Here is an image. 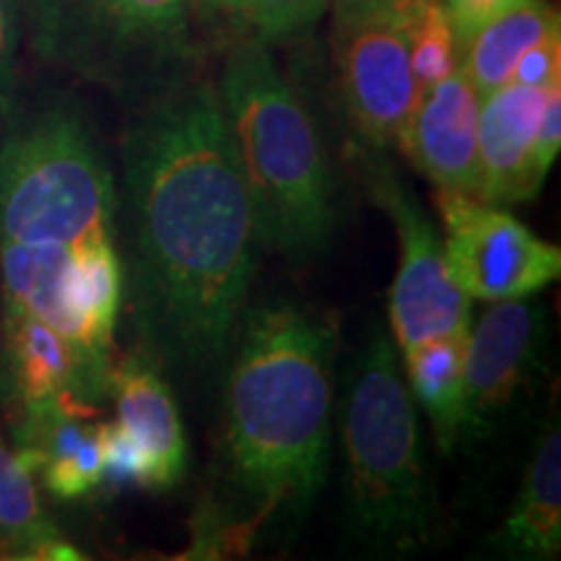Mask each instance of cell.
<instances>
[{
    "label": "cell",
    "mask_w": 561,
    "mask_h": 561,
    "mask_svg": "<svg viewBox=\"0 0 561 561\" xmlns=\"http://www.w3.org/2000/svg\"><path fill=\"white\" fill-rule=\"evenodd\" d=\"M121 161L138 351L159 369L206 375L227 359L263 244L219 89L191 79L138 104Z\"/></svg>",
    "instance_id": "1"
},
{
    "label": "cell",
    "mask_w": 561,
    "mask_h": 561,
    "mask_svg": "<svg viewBox=\"0 0 561 561\" xmlns=\"http://www.w3.org/2000/svg\"><path fill=\"white\" fill-rule=\"evenodd\" d=\"M227 356L224 445L234 481L265 517L307 510L331 458L335 322L297 301H263L242 312Z\"/></svg>",
    "instance_id": "2"
},
{
    "label": "cell",
    "mask_w": 561,
    "mask_h": 561,
    "mask_svg": "<svg viewBox=\"0 0 561 561\" xmlns=\"http://www.w3.org/2000/svg\"><path fill=\"white\" fill-rule=\"evenodd\" d=\"M219 100L240 161L261 242L305 263L335 229V187L318 125L284 79L268 45L237 39Z\"/></svg>",
    "instance_id": "3"
},
{
    "label": "cell",
    "mask_w": 561,
    "mask_h": 561,
    "mask_svg": "<svg viewBox=\"0 0 561 561\" xmlns=\"http://www.w3.org/2000/svg\"><path fill=\"white\" fill-rule=\"evenodd\" d=\"M346 520L367 549L411 553L432 541L437 504L426 473L416 401L396 343L375 328L356 356L343 403Z\"/></svg>",
    "instance_id": "4"
},
{
    "label": "cell",
    "mask_w": 561,
    "mask_h": 561,
    "mask_svg": "<svg viewBox=\"0 0 561 561\" xmlns=\"http://www.w3.org/2000/svg\"><path fill=\"white\" fill-rule=\"evenodd\" d=\"M117 193L87 115L70 102L13 110L0 130V242H115Z\"/></svg>",
    "instance_id": "5"
},
{
    "label": "cell",
    "mask_w": 561,
    "mask_h": 561,
    "mask_svg": "<svg viewBox=\"0 0 561 561\" xmlns=\"http://www.w3.org/2000/svg\"><path fill=\"white\" fill-rule=\"evenodd\" d=\"M193 0H32V45L42 58L146 104L193 79Z\"/></svg>",
    "instance_id": "6"
},
{
    "label": "cell",
    "mask_w": 561,
    "mask_h": 561,
    "mask_svg": "<svg viewBox=\"0 0 561 561\" xmlns=\"http://www.w3.org/2000/svg\"><path fill=\"white\" fill-rule=\"evenodd\" d=\"M371 198L398 234V271L388 297L392 343L405 351L426 339L471 331V299L447 265L445 244L421 203L377 151H362Z\"/></svg>",
    "instance_id": "7"
},
{
    "label": "cell",
    "mask_w": 561,
    "mask_h": 561,
    "mask_svg": "<svg viewBox=\"0 0 561 561\" xmlns=\"http://www.w3.org/2000/svg\"><path fill=\"white\" fill-rule=\"evenodd\" d=\"M445 227V255L468 299L533 297L561 276V250L502 210L468 193H434Z\"/></svg>",
    "instance_id": "8"
},
{
    "label": "cell",
    "mask_w": 561,
    "mask_h": 561,
    "mask_svg": "<svg viewBox=\"0 0 561 561\" xmlns=\"http://www.w3.org/2000/svg\"><path fill=\"white\" fill-rule=\"evenodd\" d=\"M335 73L362 151L382 153L398 146L421 96L409 32L390 13L335 32Z\"/></svg>",
    "instance_id": "9"
},
{
    "label": "cell",
    "mask_w": 561,
    "mask_h": 561,
    "mask_svg": "<svg viewBox=\"0 0 561 561\" xmlns=\"http://www.w3.org/2000/svg\"><path fill=\"white\" fill-rule=\"evenodd\" d=\"M543 335V307L528 297L494 301L471 325L460 442L476 445L500 430L541 362Z\"/></svg>",
    "instance_id": "10"
},
{
    "label": "cell",
    "mask_w": 561,
    "mask_h": 561,
    "mask_svg": "<svg viewBox=\"0 0 561 561\" xmlns=\"http://www.w3.org/2000/svg\"><path fill=\"white\" fill-rule=\"evenodd\" d=\"M479 104L481 96L460 66L421 91L416 110L401 133L411 164L442 191L476 195L479 185Z\"/></svg>",
    "instance_id": "11"
},
{
    "label": "cell",
    "mask_w": 561,
    "mask_h": 561,
    "mask_svg": "<svg viewBox=\"0 0 561 561\" xmlns=\"http://www.w3.org/2000/svg\"><path fill=\"white\" fill-rule=\"evenodd\" d=\"M0 371L5 403L16 421L47 409L62 392H76L89 403H100L107 396V388L58 331L11 307L3 312Z\"/></svg>",
    "instance_id": "12"
},
{
    "label": "cell",
    "mask_w": 561,
    "mask_h": 561,
    "mask_svg": "<svg viewBox=\"0 0 561 561\" xmlns=\"http://www.w3.org/2000/svg\"><path fill=\"white\" fill-rule=\"evenodd\" d=\"M551 89L504 83L479 104V185L483 203L510 206L541 191L533 172V140Z\"/></svg>",
    "instance_id": "13"
},
{
    "label": "cell",
    "mask_w": 561,
    "mask_h": 561,
    "mask_svg": "<svg viewBox=\"0 0 561 561\" xmlns=\"http://www.w3.org/2000/svg\"><path fill=\"white\" fill-rule=\"evenodd\" d=\"M73 248L62 244H21L0 242V278L3 301L11 310H21L58 331L70 346L79 351L91 375L107 388L110 367L91 354L81 322L76 318L68 297V276Z\"/></svg>",
    "instance_id": "14"
},
{
    "label": "cell",
    "mask_w": 561,
    "mask_h": 561,
    "mask_svg": "<svg viewBox=\"0 0 561 561\" xmlns=\"http://www.w3.org/2000/svg\"><path fill=\"white\" fill-rule=\"evenodd\" d=\"M107 392L115 398L117 421L140 442L157 466L161 491L185 476L187 442L170 385L140 351L110 367Z\"/></svg>",
    "instance_id": "15"
},
{
    "label": "cell",
    "mask_w": 561,
    "mask_h": 561,
    "mask_svg": "<svg viewBox=\"0 0 561 561\" xmlns=\"http://www.w3.org/2000/svg\"><path fill=\"white\" fill-rule=\"evenodd\" d=\"M500 557L546 561L561 551V430L546 424L507 520L489 538Z\"/></svg>",
    "instance_id": "16"
},
{
    "label": "cell",
    "mask_w": 561,
    "mask_h": 561,
    "mask_svg": "<svg viewBox=\"0 0 561 561\" xmlns=\"http://www.w3.org/2000/svg\"><path fill=\"white\" fill-rule=\"evenodd\" d=\"M468 333L437 335L403 351L409 390L430 416L442 453H453L460 445Z\"/></svg>",
    "instance_id": "17"
},
{
    "label": "cell",
    "mask_w": 561,
    "mask_h": 561,
    "mask_svg": "<svg viewBox=\"0 0 561 561\" xmlns=\"http://www.w3.org/2000/svg\"><path fill=\"white\" fill-rule=\"evenodd\" d=\"M559 11L546 0H525L483 24L458 47V66L479 96L491 94L512 79L520 55L543 34L557 30Z\"/></svg>",
    "instance_id": "18"
},
{
    "label": "cell",
    "mask_w": 561,
    "mask_h": 561,
    "mask_svg": "<svg viewBox=\"0 0 561 561\" xmlns=\"http://www.w3.org/2000/svg\"><path fill=\"white\" fill-rule=\"evenodd\" d=\"M68 297L89 351L102 364H110L112 333L123 297V263L115 242H94L73 250Z\"/></svg>",
    "instance_id": "19"
},
{
    "label": "cell",
    "mask_w": 561,
    "mask_h": 561,
    "mask_svg": "<svg viewBox=\"0 0 561 561\" xmlns=\"http://www.w3.org/2000/svg\"><path fill=\"white\" fill-rule=\"evenodd\" d=\"M198 19L221 26L237 39L263 45L310 32L328 9V0H193Z\"/></svg>",
    "instance_id": "20"
},
{
    "label": "cell",
    "mask_w": 561,
    "mask_h": 561,
    "mask_svg": "<svg viewBox=\"0 0 561 561\" xmlns=\"http://www.w3.org/2000/svg\"><path fill=\"white\" fill-rule=\"evenodd\" d=\"M53 536H58V528L42 512L32 473L0 442V543L24 559L32 546Z\"/></svg>",
    "instance_id": "21"
},
{
    "label": "cell",
    "mask_w": 561,
    "mask_h": 561,
    "mask_svg": "<svg viewBox=\"0 0 561 561\" xmlns=\"http://www.w3.org/2000/svg\"><path fill=\"white\" fill-rule=\"evenodd\" d=\"M405 32H409L411 68L419 91L432 89L434 83L458 70V37H455L453 21L442 0H426V5Z\"/></svg>",
    "instance_id": "22"
},
{
    "label": "cell",
    "mask_w": 561,
    "mask_h": 561,
    "mask_svg": "<svg viewBox=\"0 0 561 561\" xmlns=\"http://www.w3.org/2000/svg\"><path fill=\"white\" fill-rule=\"evenodd\" d=\"M102 439V483L110 489H149L161 491V481L151 455L140 447V442L125 430L121 421L100 424Z\"/></svg>",
    "instance_id": "23"
},
{
    "label": "cell",
    "mask_w": 561,
    "mask_h": 561,
    "mask_svg": "<svg viewBox=\"0 0 561 561\" xmlns=\"http://www.w3.org/2000/svg\"><path fill=\"white\" fill-rule=\"evenodd\" d=\"M21 0H0V130L16 110Z\"/></svg>",
    "instance_id": "24"
},
{
    "label": "cell",
    "mask_w": 561,
    "mask_h": 561,
    "mask_svg": "<svg viewBox=\"0 0 561 561\" xmlns=\"http://www.w3.org/2000/svg\"><path fill=\"white\" fill-rule=\"evenodd\" d=\"M510 81L536 89H551L561 83V26L543 34L520 55Z\"/></svg>",
    "instance_id": "25"
},
{
    "label": "cell",
    "mask_w": 561,
    "mask_h": 561,
    "mask_svg": "<svg viewBox=\"0 0 561 561\" xmlns=\"http://www.w3.org/2000/svg\"><path fill=\"white\" fill-rule=\"evenodd\" d=\"M561 149V83L551 87L549 100L543 104L541 121H538L536 140H533V172L538 182L546 180V174L553 167Z\"/></svg>",
    "instance_id": "26"
},
{
    "label": "cell",
    "mask_w": 561,
    "mask_h": 561,
    "mask_svg": "<svg viewBox=\"0 0 561 561\" xmlns=\"http://www.w3.org/2000/svg\"><path fill=\"white\" fill-rule=\"evenodd\" d=\"M520 3H525V0H442L447 16L453 21L458 47L471 37V34L479 32L483 24H489L491 19H496L500 13L515 9V5Z\"/></svg>",
    "instance_id": "27"
},
{
    "label": "cell",
    "mask_w": 561,
    "mask_h": 561,
    "mask_svg": "<svg viewBox=\"0 0 561 561\" xmlns=\"http://www.w3.org/2000/svg\"><path fill=\"white\" fill-rule=\"evenodd\" d=\"M328 5L333 11V32L388 13V0H328Z\"/></svg>",
    "instance_id": "28"
},
{
    "label": "cell",
    "mask_w": 561,
    "mask_h": 561,
    "mask_svg": "<svg viewBox=\"0 0 561 561\" xmlns=\"http://www.w3.org/2000/svg\"><path fill=\"white\" fill-rule=\"evenodd\" d=\"M424 5L426 0H388V13L403 26V30H409Z\"/></svg>",
    "instance_id": "29"
}]
</instances>
